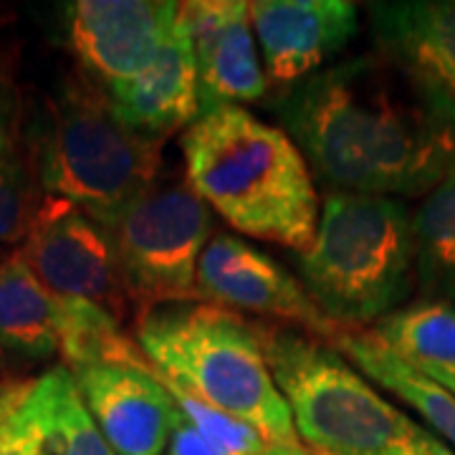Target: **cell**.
Masks as SVG:
<instances>
[{"label":"cell","mask_w":455,"mask_h":455,"mask_svg":"<svg viewBox=\"0 0 455 455\" xmlns=\"http://www.w3.org/2000/svg\"><path fill=\"white\" fill-rule=\"evenodd\" d=\"M271 109L329 193L418 197L455 170V104L379 51L334 61Z\"/></svg>","instance_id":"cell-1"},{"label":"cell","mask_w":455,"mask_h":455,"mask_svg":"<svg viewBox=\"0 0 455 455\" xmlns=\"http://www.w3.org/2000/svg\"><path fill=\"white\" fill-rule=\"evenodd\" d=\"M185 182L243 235L309 251L322 200L304 152L245 107L200 114L182 132Z\"/></svg>","instance_id":"cell-2"},{"label":"cell","mask_w":455,"mask_h":455,"mask_svg":"<svg viewBox=\"0 0 455 455\" xmlns=\"http://www.w3.org/2000/svg\"><path fill=\"white\" fill-rule=\"evenodd\" d=\"M256 334L296 433L316 455H455L326 339L286 324H256Z\"/></svg>","instance_id":"cell-3"},{"label":"cell","mask_w":455,"mask_h":455,"mask_svg":"<svg viewBox=\"0 0 455 455\" xmlns=\"http://www.w3.org/2000/svg\"><path fill=\"white\" fill-rule=\"evenodd\" d=\"M134 339L160 372L208 405L253 425L266 438L304 445L256 324L241 314L211 301L164 304L137 316Z\"/></svg>","instance_id":"cell-4"},{"label":"cell","mask_w":455,"mask_h":455,"mask_svg":"<svg viewBox=\"0 0 455 455\" xmlns=\"http://www.w3.org/2000/svg\"><path fill=\"white\" fill-rule=\"evenodd\" d=\"M299 281L337 329H370L405 307L415 283L412 211L405 200L329 193Z\"/></svg>","instance_id":"cell-5"},{"label":"cell","mask_w":455,"mask_h":455,"mask_svg":"<svg viewBox=\"0 0 455 455\" xmlns=\"http://www.w3.org/2000/svg\"><path fill=\"white\" fill-rule=\"evenodd\" d=\"M31 164L44 196L107 228L160 178L163 142L124 124L112 99L79 76L51 101Z\"/></svg>","instance_id":"cell-6"},{"label":"cell","mask_w":455,"mask_h":455,"mask_svg":"<svg viewBox=\"0 0 455 455\" xmlns=\"http://www.w3.org/2000/svg\"><path fill=\"white\" fill-rule=\"evenodd\" d=\"M137 316L200 301L197 266L212 238V211L185 180H155L107 226Z\"/></svg>","instance_id":"cell-7"},{"label":"cell","mask_w":455,"mask_h":455,"mask_svg":"<svg viewBox=\"0 0 455 455\" xmlns=\"http://www.w3.org/2000/svg\"><path fill=\"white\" fill-rule=\"evenodd\" d=\"M18 253L56 299L89 301L119 324L134 311L112 235L68 203L44 196Z\"/></svg>","instance_id":"cell-8"},{"label":"cell","mask_w":455,"mask_h":455,"mask_svg":"<svg viewBox=\"0 0 455 455\" xmlns=\"http://www.w3.org/2000/svg\"><path fill=\"white\" fill-rule=\"evenodd\" d=\"M197 293L200 301L235 314H259L319 339L329 341L339 331L291 271L233 233H212L197 266Z\"/></svg>","instance_id":"cell-9"},{"label":"cell","mask_w":455,"mask_h":455,"mask_svg":"<svg viewBox=\"0 0 455 455\" xmlns=\"http://www.w3.org/2000/svg\"><path fill=\"white\" fill-rule=\"evenodd\" d=\"M178 18L175 0H74L66 38L84 76L109 94L157 56Z\"/></svg>","instance_id":"cell-10"},{"label":"cell","mask_w":455,"mask_h":455,"mask_svg":"<svg viewBox=\"0 0 455 455\" xmlns=\"http://www.w3.org/2000/svg\"><path fill=\"white\" fill-rule=\"evenodd\" d=\"M248 13L276 94L334 64L359 33V5L349 0H251Z\"/></svg>","instance_id":"cell-11"},{"label":"cell","mask_w":455,"mask_h":455,"mask_svg":"<svg viewBox=\"0 0 455 455\" xmlns=\"http://www.w3.org/2000/svg\"><path fill=\"white\" fill-rule=\"evenodd\" d=\"M180 13L196 56L200 114L266 97L268 82L245 0H185Z\"/></svg>","instance_id":"cell-12"},{"label":"cell","mask_w":455,"mask_h":455,"mask_svg":"<svg viewBox=\"0 0 455 455\" xmlns=\"http://www.w3.org/2000/svg\"><path fill=\"white\" fill-rule=\"evenodd\" d=\"M71 374L114 453H167L180 410L149 359L145 364H97Z\"/></svg>","instance_id":"cell-13"},{"label":"cell","mask_w":455,"mask_h":455,"mask_svg":"<svg viewBox=\"0 0 455 455\" xmlns=\"http://www.w3.org/2000/svg\"><path fill=\"white\" fill-rule=\"evenodd\" d=\"M367 16L374 51L455 104V0L370 3Z\"/></svg>","instance_id":"cell-14"},{"label":"cell","mask_w":455,"mask_h":455,"mask_svg":"<svg viewBox=\"0 0 455 455\" xmlns=\"http://www.w3.org/2000/svg\"><path fill=\"white\" fill-rule=\"evenodd\" d=\"M107 97L124 124L160 142L196 122L200 116L196 56L182 13L157 56Z\"/></svg>","instance_id":"cell-15"},{"label":"cell","mask_w":455,"mask_h":455,"mask_svg":"<svg viewBox=\"0 0 455 455\" xmlns=\"http://www.w3.org/2000/svg\"><path fill=\"white\" fill-rule=\"evenodd\" d=\"M329 344L372 385L415 410L425 427L455 451V395L445 385L392 352L367 329H339Z\"/></svg>","instance_id":"cell-16"},{"label":"cell","mask_w":455,"mask_h":455,"mask_svg":"<svg viewBox=\"0 0 455 455\" xmlns=\"http://www.w3.org/2000/svg\"><path fill=\"white\" fill-rule=\"evenodd\" d=\"M26 418L36 455H116L64 364L31 379Z\"/></svg>","instance_id":"cell-17"},{"label":"cell","mask_w":455,"mask_h":455,"mask_svg":"<svg viewBox=\"0 0 455 455\" xmlns=\"http://www.w3.org/2000/svg\"><path fill=\"white\" fill-rule=\"evenodd\" d=\"M61 301L36 278L20 253L0 260V349L28 359L59 352Z\"/></svg>","instance_id":"cell-18"},{"label":"cell","mask_w":455,"mask_h":455,"mask_svg":"<svg viewBox=\"0 0 455 455\" xmlns=\"http://www.w3.org/2000/svg\"><path fill=\"white\" fill-rule=\"evenodd\" d=\"M412 243L420 299L455 304V170L412 211Z\"/></svg>","instance_id":"cell-19"},{"label":"cell","mask_w":455,"mask_h":455,"mask_svg":"<svg viewBox=\"0 0 455 455\" xmlns=\"http://www.w3.org/2000/svg\"><path fill=\"white\" fill-rule=\"evenodd\" d=\"M59 301V355L68 372L97 364H145L147 357L142 347L107 311L89 301Z\"/></svg>","instance_id":"cell-20"},{"label":"cell","mask_w":455,"mask_h":455,"mask_svg":"<svg viewBox=\"0 0 455 455\" xmlns=\"http://www.w3.org/2000/svg\"><path fill=\"white\" fill-rule=\"evenodd\" d=\"M367 331L412 364H455L453 301L418 299L382 316Z\"/></svg>","instance_id":"cell-21"},{"label":"cell","mask_w":455,"mask_h":455,"mask_svg":"<svg viewBox=\"0 0 455 455\" xmlns=\"http://www.w3.org/2000/svg\"><path fill=\"white\" fill-rule=\"evenodd\" d=\"M157 379L163 382V387L170 392V397L175 400L180 415L185 420L196 425L197 430L212 440L218 448H223L230 455H316L309 451L307 445H283L276 440L266 438L263 433H259L253 425H248L245 420H238L233 415H228L218 407L208 405L205 400L196 397L193 392H188L182 385H178L175 379H170L167 374H163L155 367Z\"/></svg>","instance_id":"cell-22"},{"label":"cell","mask_w":455,"mask_h":455,"mask_svg":"<svg viewBox=\"0 0 455 455\" xmlns=\"http://www.w3.org/2000/svg\"><path fill=\"white\" fill-rule=\"evenodd\" d=\"M44 190L33 172L31 157L8 152L0 157V248L23 243L41 208Z\"/></svg>","instance_id":"cell-23"},{"label":"cell","mask_w":455,"mask_h":455,"mask_svg":"<svg viewBox=\"0 0 455 455\" xmlns=\"http://www.w3.org/2000/svg\"><path fill=\"white\" fill-rule=\"evenodd\" d=\"M31 379L0 385V455H36L26 418Z\"/></svg>","instance_id":"cell-24"},{"label":"cell","mask_w":455,"mask_h":455,"mask_svg":"<svg viewBox=\"0 0 455 455\" xmlns=\"http://www.w3.org/2000/svg\"><path fill=\"white\" fill-rule=\"evenodd\" d=\"M18 101L13 79L8 74V68L0 61V157L18 149Z\"/></svg>","instance_id":"cell-25"},{"label":"cell","mask_w":455,"mask_h":455,"mask_svg":"<svg viewBox=\"0 0 455 455\" xmlns=\"http://www.w3.org/2000/svg\"><path fill=\"white\" fill-rule=\"evenodd\" d=\"M167 455H230L223 448H218L212 440H208L196 425L185 420L182 415L175 423V430L170 435V445H167Z\"/></svg>","instance_id":"cell-26"},{"label":"cell","mask_w":455,"mask_h":455,"mask_svg":"<svg viewBox=\"0 0 455 455\" xmlns=\"http://www.w3.org/2000/svg\"><path fill=\"white\" fill-rule=\"evenodd\" d=\"M415 367H420L425 374L435 377L440 385H445L455 395V364H415Z\"/></svg>","instance_id":"cell-27"}]
</instances>
